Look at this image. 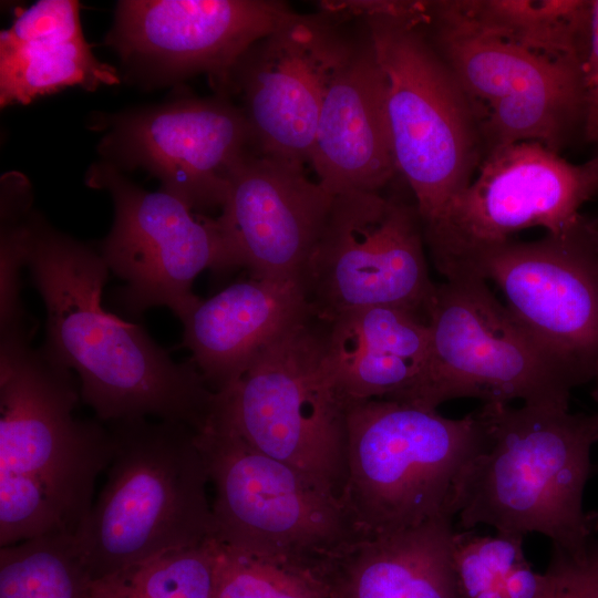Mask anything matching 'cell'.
I'll return each instance as SVG.
<instances>
[{
  "instance_id": "obj_23",
  "label": "cell",
  "mask_w": 598,
  "mask_h": 598,
  "mask_svg": "<svg viewBox=\"0 0 598 598\" xmlns=\"http://www.w3.org/2000/svg\"><path fill=\"white\" fill-rule=\"evenodd\" d=\"M435 49L474 102L486 105L529 89L582 80V65L530 53L481 33L447 14L437 1H420Z\"/></svg>"
},
{
  "instance_id": "obj_31",
  "label": "cell",
  "mask_w": 598,
  "mask_h": 598,
  "mask_svg": "<svg viewBox=\"0 0 598 598\" xmlns=\"http://www.w3.org/2000/svg\"><path fill=\"white\" fill-rule=\"evenodd\" d=\"M582 135L598 143V0H590L588 44L582 63Z\"/></svg>"
},
{
  "instance_id": "obj_1",
  "label": "cell",
  "mask_w": 598,
  "mask_h": 598,
  "mask_svg": "<svg viewBox=\"0 0 598 598\" xmlns=\"http://www.w3.org/2000/svg\"><path fill=\"white\" fill-rule=\"evenodd\" d=\"M27 267L47 311L44 351L80 378L97 420L155 417L200 431L214 392L194 363L175 362L137 324L107 312L109 268L99 250L30 216Z\"/></svg>"
},
{
  "instance_id": "obj_19",
  "label": "cell",
  "mask_w": 598,
  "mask_h": 598,
  "mask_svg": "<svg viewBox=\"0 0 598 598\" xmlns=\"http://www.w3.org/2000/svg\"><path fill=\"white\" fill-rule=\"evenodd\" d=\"M309 311L299 281L250 278L202 299L181 320L183 346L209 388L221 392L271 340Z\"/></svg>"
},
{
  "instance_id": "obj_4",
  "label": "cell",
  "mask_w": 598,
  "mask_h": 598,
  "mask_svg": "<svg viewBox=\"0 0 598 598\" xmlns=\"http://www.w3.org/2000/svg\"><path fill=\"white\" fill-rule=\"evenodd\" d=\"M362 19L385 81V112L399 176L423 228L473 179L482 133L475 102L425 29L420 1H331Z\"/></svg>"
},
{
  "instance_id": "obj_15",
  "label": "cell",
  "mask_w": 598,
  "mask_h": 598,
  "mask_svg": "<svg viewBox=\"0 0 598 598\" xmlns=\"http://www.w3.org/2000/svg\"><path fill=\"white\" fill-rule=\"evenodd\" d=\"M104 148L127 166L145 168L161 189L203 214L221 208L233 169L254 151L241 110L224 97L132 113L117 122Z\"/></svg>"
},
{
  "instance_id": "obj_13",
  "label": "cell",
  "mask_w": 598,
  "mask_h": 598,
  "mask_svg": "<svg viewBox=\"0 0 598 598\" xmlns=\"http://www.w3.org/2000/svg\"><path fill=\"white\" fill-rule=\"evenodd\" d=\"M457 278L492 280L514 317L581 381L598 372V225L477 252Z\"/></svg>"
},
{
  "instance_id": "obj_11",
  "label": "cell",
  "mask_w": 598,
  "mask_h": 598,
  "mask_svg": "<svg viewBox=\"0 0 598 598\" xmlns=\"http://www.w3.org/2000/svg\"><path fill=\"white\" fill-rule=\"evenodd\" d=\"M475 178L423 228L437 271L456 278L481 250L519 230L559 234L580 224L582 205L598 193V154L575 164L540 143L487 152Z\"/></svg>"
},
{
  "instance_id": "obj_21",
  "label": "cell",
  "mask_w": 598,
  "mask_h": 598,
  "mask_svg": "<svg viewBox=\"0 0 598 598\" xmlns=\"http://www.w3.org/2000/svg\"><path fill=\"white\" fill-rule=\"evenodd\" d=\"M452 519L348 545L329 561L334 598H458Z\"/></svg>"
},
{
  "instance_id": "obj_29",
  "label": "cell",
  "mask_w": 598,
  "mask_h": 598,
  "mask_svg": "<svg viewBox=\"0 0 598 598\" xmlns=\"http://www.w3.org/2000/svg\"><path fill=\"white\" fill-rule=\"evenodd\" d=\"M214 598H334V594L328 565L271 559L217 540Z\"/></svg>"
},
{
  "instance_id": "obj_8",
  "label": "cell",
  "mask_w": 598,
  "mask_h": 598,
  "mask_svg": "<svg viewBox=\"0 0 598 598\" xmlns=\"http://www.w3.org/2000/svg\"><path fill=\"white\" fill-rule=\"evenodd\" d=\"M427 324L426 360L412 385L394 401L430 410L458 398L568 409L571 390L582 384L483 279L436 285Z\"/></svg>"
},
{
  "instance_id": "obj_14",
  "label": "cell",
  "mask_w": 598,
  "mask_h": 598,
  "mask_svg": "<svg viewBox=\"0 0 598 598\" xmlns=\"http://www.w3.org/2000/svg\"><path fill=\"white\" fill-rule=\"evenodd\" d=\"M319 8L293 11L252 44L223 86L241 100L251 148L301 166L310 161L328 82L357 24L347 12Z\"/></svg>"
},
{
  "instance_id": "obj_12",
  "label": "cell",
  "mask_w": 598,
  "mask_h": 598,
  "mask_svg": "<svg viewBox=\"0 0 598 598\" xmlns=\"http://www.w3.org/2000/svg\"><path fill=\"white\" fill-rule=\"evenodd\" d=\"M87 183L109 190L113 199V225L99 251L125 282L115 292L125 312L140 316L167 307L182 320L202 300L193 283L203 270L237 268L218 217L163 189L145 190L109 164L92 167Z\"/></svg>"
},
{
  "instance_id": "obj_5",
  "label": "cell",
  "mask_w": 598,
  "mask_h": 598,
  "mask_svg": "<svg viewBox=\"0 0 598 598\" xmlns=\"http://www.w3.org/2000/svg\"><path fill=\"white\" fill-rule=\"evenodd\" d=\"M106 478L75 534L93 579L215 537L196 431L140 417L105 423Z\"/></svg>"
},
{
  "instance_id": "obj_7",
  "label": "cell",
  "mask_w": 598,
  "mask_h": 598,
  "mask_svg": "<svg viewBox=\"0 0 598 598\" xmlns=\"http://www.w3.org/2000/svg\"><path fill=\"white\" fill-rule=\"evenodd\" d=\"M349 405L329 353L326 321L309 311L271 340L238 381L216 392L214 413L251 446L341 499Z\"/></svg>"
},
{
  "instance_id": "obj_6",
  "label": "cell",
  "mask_w": 598,
  "mask_h": 598,
  "mask_svg": "<svg viewBox=\"0 0 598 598\" xmlns=\"http://www.w3.org/2000/svg\"><path fill=\"white\" fill-rule=\"evenodd\" d=\"M347 426L341 501L360 538L398 533L447 514L457 476L488 437L481 409L448 419L389 399L351 402Z\"/></svg>"
},
{
  "instance_id": "obj_10",
  "label": "cell",
  "mask_w": 598,
  "mask_h": 598,
  "mask_svg": "<svg viewBox=\"0 0 598 598\" xmlns=\"http://www.w3.org/2000/svg\"><path fill=\"white\" fill-rule=\"evenodd\" d=\"M385 189L334 195L300 279L318 318L393 306L427 320L436 283L429 275L422 219L415 200Z\"/></svg>"
},
{
  "instance_id": "obj_32",
  "label": "cell",
  "mask_w": 598,
  "mask_h": 598,
  "mask_svg": "<svg viewBox=\"0 0 598 598\" xmlns=\"http://www.w3.org/2000/svg\"><path fill=\"white\" fill-rule=\"evenodd\" d=\"M595 381H596V386H595V390L592 392V398L598 403V372H597V375L595 378Z\"/></svg>"
},
{
  "instance_id": "obj_22",
  "label": "cell",
  "mask_w": 598,
  "mask_h": 598,
  "mask_svg": "<svg viewBox=\"0 0 598 598\" xmlns=\"http://www.w3.org/2000/svg\"><path fill=\"white\" fill-rule=\"evenodd\" d=\"M326 324L337 381L350 403L395 399L412 385L426 360L427 320L411 310L393 306L353 309Z\"/></svg>"
},
{
  "instance_id": "obj_27",
  "label": "cell",
  "mask_w": 598,
  "mask_h": 598,
  "mask_svg": "<svg viewBox=\"0 0 598 598\" xmlns=\"http://www.w3.org/2000/svg\"><path fill=\"white\" fill-rule=\"evenodd\" d=\"M75 535L50 533L0 547V598H91Z\"/></svg>"
},
{
  "instance_id": "obj_20",
  "label": "cell",
  "mask_w": 598,
  "mask_h": 598,
  "mask_svg": "<svg viewBox=\"0 0 598 598\" xmlns=\"http://www.w3.org/2000/svg\"><path fill=\"white\" fill-rule=\"evenodd\" d=\"M120 82L86 42L74 0H40L0 33V105L28 104L70 86Z\"/></svg>"
},
{
  "instance_id": "obj_16",
  "label": "cell",
  "mask_w": 598,
  "mask_h": 598,
  "mask_svg": "<svg viewBox=\"0 0 598 598\" xmlns=\"http://www.w3.org/2000/svg\"><path fill=\"white\" fill-rule=\"evenodd\" d=\"M333 198L303 166L247 153L230 174L218 216L237 268L256 279L300 282Z\"/></svg>"
},
{
  "instance_id": "obj_30",
  "label": "cell",
  "mask_w": 598,
  "mask_h": 598,
  "mask_svg": "<svg viewBox=\"0 0 598 598\" xmlns=\"http://www.w3.org/2000/svg\"><path fill=\"white\" fill-rule=\"evenodd\" d=\"M549 565L560 578L563 598H598V540L579 556L554 548Z\"/></svg>"
},
{
  "instance_id": "obj_2",
  "label": "cell",
  "mask_w": 598,
  "mask_h": 598,
  "mask_svg": "<svg viewBox=\"0 0 598 598\" xmlns=\"http://www.w3.org/2000/svg\"><path fill=\"white\" fill-rule=\"evenodd\" d=\"M30 340L27 326L0 330V547L75 535L112 451L105 423L74 416L71 370Z\"/></svg>"
},
{
  "instance_id": "obj_3",
  "label": "cell",
  "mask_w": 598,
  "mask_h": 598,
  "mask_svg": "<svg viewBox=\"0 0 598 598\" xmlns=\"http://www.w3.org/2000/svg\"><path fill=\"white\" fill-rule=\"evenodd\" d=\"M485 447L457 476L447 514L461 530L485 524L499 534L539 533L570 556L586 551L598 513L584 508L598 441V413L523 404H483Z\"/></svg>"
},
{
  "instance_id": "obj_17",
  "label": "cell",
  "mask_w": 598,
  "mask_h": 598,
  "mask_svg": "<svg viewBox=\"0 0 598 598\" xmlns=\"http://www.w3.org/2000/svg\"><path fill=\"white\" fill-rule=\"evenodd\" d=\"M292 12L275 0H125L107 42L126 61L205 72L223 87L244 53Z\"/></svg>"
},
{
  "instance_id": "obj_26",
  "label": "cell",
  "mask_w": 598,
  "mask_h": 598,
  "mask_svg": "<svg viewBox=\"0 0 598 598\" xmlns=\"http://www.w3.org/2000/svg\"><path fill=\"white\" fill-rule=\"evenodd\" d=\"M584 121L582 80L548 84L487 105L481 133L488 152L520 142L540 143L557 152Z\"/></svg>"
},
{
  "instance_id": "obj_9",
  "label": "cell",
  "mask_w": 598,
  "mask_h": 598,
  "mask_svg": "<svg viewBox=\"0 0 598 598\" xmlns=\"http://www.w3.org/2000/svg\"><path fill=\"white\" fill-rule=\"evenodd\" d=\"M196 442L214 485L215 538L221 544L324 567L360 539L341 499L251 446L214 412Z\"/></svg>"
},
{
  "instance_id": "obj_24",
  "label": "cell",
  "mask_w": 598,
  "mask_h": 598,
  "mask_svg": "<svg viewBox=\"0 0 598 598\" xmlns=\"http://www.w3.org/2000/svg\"><path fill=\"white\" fill-rule=\"evenodd\" d=\"M467 27L530 53L582 65L589 34L590 0L437 1Z\"/></svg>"
},
{
  "instance_id": "obj_18",
  "label": "cell",
  "mask_w": 598,
  "mask_h": 598,
  "mask_svg": "<svg viewBox=\"0 0 598 598\" xmlns=\"http://www.w3.org/2000/svg\"><path fill=\"white\" fill-rule=\"evenodd\" d=\"M322 100L309 163L331 194L381 190L399 176L385 112V81L361 18Z\"/></svg>"
},
{
  "instance_id": "obj_25",
  "label": "cell",
  "mask_w": 598,
  "mask_h": 598,
  "mask_svg": "<svg viewBox=\"0 0 598 598\" xmlns=\"http://www.w3.org/2000/svg\"><path fill=\"white\" fill-rule=\"evenodd\" d=\"M524 537L456 530L454 566L458 598H563L561 581L549 565L533 570L523 548Z\"/></svg>"
},
{
  "instance_id": "obj_28",
  "label": "cell",
  "mask_w": 598,
  "mask_h": 598,
  "mask_svg": "<svg viewBox=\"0 0 598 598\" xmlns=\"http://www.w3.org/2000/svg\"><path fill=\"white\" fill-rule=\"evenodd\" d=\"M217 540L173 550L93 579L91 598H214Z\"/></svg>"
}]
</instances>
